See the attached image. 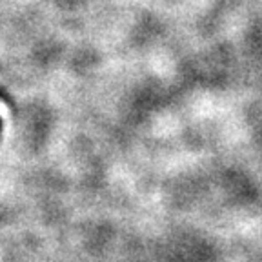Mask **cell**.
I'll use <instances>...</instances> for the list:
<instances>
[{
    "instance_id": "cell-1",
    "label": "cell",
    "mask_w": 262,
    "mask_h": 262,
    "mask_svg": "<svg viewBox=\"0 0 262 262\" xmlns=\"http://www.w3.org/2000/svg\"><path fill=\"white\" fill-rule=\"evenodd\" d=\"M0 111H2V113H6V107H4V104H0Z\"/></svg>"
}]
</instances>
